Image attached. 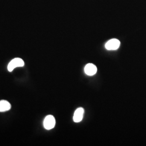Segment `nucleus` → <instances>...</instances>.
Returning a JSON list of instances; mask_svg holds the SVG:
<instances>
[{"label":"nucleus","mask_w":146,"mask_h":146,"mask_svg":"<svg viewBox=\"0 0 146 146\" xmlns=\"http://www.w3.org/2000/svg\"><path fill=\"white\" fill-rule=\"evenodd\" d=\"M24 65L25 62L22 59L20 58H15L9 63L7 68L9 72H11L15 68L23 67Z\"/></svg>","instance_id":"1"},{"label":"nucleus","mask_w":146,"mask_h":146,"mask_svg":"<svg viewBox=\"0 0 146 146\" xmlns=\"http://www.w3.org/2000/svg\"><path fill=\"white\" fill-rule=\"evenodd\" d=\"M56 123L55 119L52 115H48L43 121V125L46 129L50 130L52 129Z\"/></svg>","instance_id":"2"},{"label":"nucleus","mask_w":146,"mask_h":146,"mask_svg":"<svg viewBox=\"0 0 146 146\" xmlns=\"http://www.w3.org/2000/svg\"><path fill=\"white\" fill-rule=\"evenodd\" d=\"M120 42L119 40L116 38L111 39L106 43L105 47L107 50H116L120 47Z\"/></svg>","instance_id":"3"},{"label":"nucleus","mask_w":146,"mask_h":146,"mask_svg":"<svg viewBox=\"0 0 146 146\" xmlns=\"http://www.w3.org/2000/svg\"><path fill=\"white\" fill-rule=\"evenodd\" d=\"M84 110L82 108H79L75 110L74 116L73 120L75 122H80L81 121L84 117Z\"/></svg>","instance_id":"4"},{"label":"nucleus","mask_w":146,"mask_h":146,"mask_svg":"<svg viewBox=\"0 0 146 146\" xmlns=\"http://www.w3.org/2000/svg\"><path fill=\"white\" fill-rule=\"evenodd\" d=\"M84 72L89 76L94 75L97 72V67L92 63H88L85 66Z\"/></svg>","instance_id":"5"},{"label":"nucleus","mask_w":146,"mask_h":146,"mask_svg":"<svg viewBox=\"0 0 146 146\" xmlns=\"http://www.w3.org/2000/svg\"><path fill=\"white\" fill-rule=\"evenodd\" d=\"M11 104L6 100L0 101V112H5L11 110Z\"/></svg>","instance_id":"6"}]
</instances>
